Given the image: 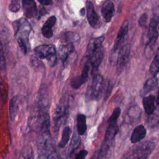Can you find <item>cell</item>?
Returning a JSON list of instances; mask_svg holds the SVG:
<instances>
[{
	"mask_svg": "<svg viewBox=\"0 0 159 159\" xmlns=\"http://www.w3.org/2000/svg\"><path fill=\"white\" fill-rule=\"evenodd\" d=\"M29 126L39 134L50 132V117L46 112H36L29 119Z\"/></svg>",
	"mask_w": 159,
	"mask_h": 159,
	"instance_id": "6da1fadb",
	"label": "cell"
},
{
	"mask_svg": "<svg viewBox=\"0 0 159 159\" xmlns=\"http://www.w3.org/2000/svg\"><path fill=\"white\" fill-rule=\"evenodd\" d=\"M69 102L65 97L61 98L56 106L53 115L54 130L57 131L60 126L65 122L68 114Z\"/></svg>",
	"mask_w": 159,
	"mask_h": 159,
	"instance_id": "7a4b0ae2",
	"label": "cell"
},
{
	"mask_svg": "<svg viewBox=\"0 0 159 159\" xmlns=\"http://www.w3.org/2000/svg\"><path fill=\"white\" fill-rule=\"evenodd\" d=\"M35 56L39 59H46L50 66H53L57 62L55 47L52 44H44L34 48Z\"/></svg>",
	"mask_w": 159,
	"mask_h": 159,
	"instance_id": "3957f363",
	"label": "cell"
},
{
	"mask_svg": "<svg viewBox=\"0 0 159 159\" xmlns=\"http://www.w3.org/2000/svg\"><path fill=\"white\" fill-rule=\"evenodd\" d=\"M104 88V78L99 74L96 75L93 79L91 85L88 87L86 99L88 100H98Z\"/></svg>",
	"mask_w": 159,
	"mask_h": 159,
	"instance_id": "277c9868",
	"label": "cell"
},
{
	"mask_svg": "<svg viewBox=\"0 0 159 159\" xmlns=\"http://www.w3.org/2000/svg\"><path fill=\"white\" fill-rule=\"evenodd\" d=\"M12 26L17 39H21L28 43L29 35L32 30V27L27 20L24 18H20L14 21Z\"/></svg>",
	"mask_w": 159,
	"mask_h": 159,
	"instance_id": "5b68a950",
	"label": "cell"
},
{
	"mask_svg": "<svg viewBox=\"0 0 159 159\" xmlns=\"http://www.w3.org/2000/svg\"><path fill=\"white\" fill-rule=\"evenodd\" d=\"M155 143L147 140L140 143L135 149L134 159H147L155 148Z\"/></svg>",
	"mask_w": 159,
	"mask_h": 159,
	"instance_id": "8992f818",
	"label": "cell"
},
{
	"mask_svg": "<svg viewBox=\"0 0 159 159\" xmlns=\"http://www.w3.org/2000/svg\"><path fill=\"white\" fill-rule=\"evenodd\" d=\"M130 52V45L127 43L122 46L118 53L117 60H116V66L118 73H121L128 62L129 55Z\"/></svg>",
	"mask_w": 159,
	"mask_h": 159,
	"instance_id": "52a82bcc",
	"label": "cell"
},
{
	"mask_svg": "<svg viewBox=\"0 0 159 159\" xmlns=\"http://www.w3.org/2000/svg\"><path fill=\"white\" fill-rule=\"evenodd\" d=\"M128 30H129V22L127 20H125L122 22V24L119 29L116 39L114 42V47L112 48V52L114 53H115L116 52V51L119 48L120 45L124 42V38L126 36V35L127 34Z\"/></svg>",
	"mask_w": 159,
	"mask_h": 159,
	"instance_id": "ba28073f",
	"label": "cell"
},
{
	"mask_svg": "<svg viewBox=\"0 0 159 159\" xmlns=\"http://www.w3.org/2000/svg\"><path fill=\"white\" fill-rule=\"evenodd\" d=\"M75 50V47L73 43L60 42L58 50V55L60 59L65 63L69 55Z\"/></svg>",
	"mask_w": 159,
	"mask_h": 159,
	"instance_id": "9c48e42d",
	"label": "cell"
},
{
	"mask_svg": "<svg viewBox=\"0 0 159 159\" xmlns=\"http://www.w3.org/2000/svg\"><path fill=\"white\" fill-rule=\"evenodd\" d=\"M86 15L89 25L93 27H96L99 23V16L95 11L94 5L92 2L87 1L86 2Z\"/></svg>",
	"mask_w": 159,
	"mask_h": 159,
	"instance_id": "30bf717a",
	"label": "cell"
},
{
	"mask_svg": "<svg viewBox=\"0 0 159 159\" xmlns=\"http://www.w3.org/2000/svg\"><path fill=\"white\" fill-rule=\"evenodd\" d=\"M22 3L24 14L26 17L30 19L37 16L38 10L34 1L23 0L22 1Z\"/></svg>",
	"mask_w": 159,
	"mask_h": 159,
	"instance_id": "8fae6325",
	"label": "cell"
},
{
	"mask_svg": "<svg viewBox=\"0 0 159 159\" xmlns=\"http://www.w3.org/2000/svg\"><path fill=\"white\" fill-rule=\"evenodd\" d=\"M89 66L86 65L84 66L81 75L73 78L71 81V86L73 89H78L83 84L85 83L88 80Z\"/></svg>",
	"mask_w": 159,
	"mask_h": 159,
	"instance_id": "7c38bea8",
	"label": "cell"
},
{
	"mask_svg": "<svg viewBox=\"0 0 159 159\" xmlns=\"http://www.w3.org/2000/svg\"><path fill=\"white\" fill-rule=\"evenodd\" d=\"M158 16L155 15L150 20L147 32V42L151 40H157L158 39Z\"/></svg>",
	"mask_w": 159,
	"mask_h": 159,
	"instance_id": "4fadbf2b",
	"label": "cell"
},
{
	"mask_svg": "<svg viewBox=\"0 0 159 159\" xmlns=\"http://www.w3.org/2000/svg\"><path fill=\"white\" fill-rule=\"evenodd\" d=\"M104 35H101L100 37L91 39V40L88 43L86 52V56L88 58H90L93 53L102 45L101 44L104 40Z\"/></svg>",
	"mask_w": 159,
	"mask_h": 159,
	"instance_id": "5bb4252c",
	"label": "cell"
},
{
	"mask_svg": "<svg viewBox=\"0 0 159 159\" xmlns=\"http://www.w3.org/2000/svg\"><path fill=\"white\" fill-rule=\"evenodd\" d=\"M114 12V5L112 1H106L103 2L101 7V13L106 22H109L111 20Z\"/></svg>",
	"mask_w": 159,
	"mask_h": 159,
	"instance_id": "9a60e30c",
	"label": "cell"
},
{
	"mask_svg": "<svg viewBox=\"0 0 159 159\" xmlns=\"http://www.w3.org/2000/svg\"><path fill=\"white\" fill-rule=\"evenodd\" d=\"M57 18L55 16H50L43 24L42 27V34L46 39H50L53 36L52 27L55 25Z\"/></svg>",
	"mask_w": 159,
	"mask_h": 159,
	"instance_id": "2e32d148",
	"label": "cell"
},
{
	"mask_svg": "<svg viewBox=\"0 0 159 159\" xmlns=\"http://www.w3.org/2000/svg\"><path fill=\"white\" fill-rule=\"evenodd\" d=\"M147 134V130L143 125H139L134 128L130 137L132 143H136L144 139Z\"/></svg>",
	"mask_w": 159,
	"mask_h": 159,
	"instance_id": "e0dca14e",
	"label": "cell"
},
{
	"mask_svg": "<svg viewBox=\"0 0 159 159\" xmlns=\"http://www.w3.org/2000/svg\"><path fill=\"white\" fill-rule=\"evenodd\" d=\"M143 106L145 112L148 115H151L155 110V96L150 94L145 96L142 100Z\"/></svg>",
	"mask_w": 159,
	"mask_h": 159,
	"instance_id": "ac0fdd59",
	"label": "cell"
},
{
	"mask_svg": "<svg viewBox=\"0 0 159 159\" xmlns=\"http://www.w3.org/2000/svg\"><path fill=\"white\" fill-rule=\"evenodd\" d=\"M104 50L101 45L99 47L90 57V63L93 68H98L100 65L103 57H104Z\"/></svg>",
	"mask_w": 159,
	"mask_h": 159,
	"instance_id": "d6986e66",
	"label": "cell"
},
{
	"mask_svg": "<svg viewBox=\"0 0 159 159\" xmlns=\"http://www.w3.org/2000/svg\"><path fill=\"white\" fill-rule=\"evenodd\" d=\"M158 84V78L157 76H153L146 81L143 84V88L140 91L141 95H145L154 90Z\"/></svg>",
	"mask_w": 159,
	"mask_h": 159,
	"instance_id": "ffe728a7",
	"label": "cell"
},
{
	"mask_svg": "<svg viewBox=\"0 0 159 159\" xmlns=\"http://www.w3.org/2000/svg\"><path fill=\"white\" fill-rule=\"evenodd\" d=\"M141 114V109L140 108L137 106L134 105L131 106L127 111V117L129 122H133L135 120H139Z\"/></svg>",
	"mask_w": 159,
	"mask_h": 159,
	"instance_id": "44dd1931",
	"label": "cell"
},
{
	"mask_svg": "<svg viewBox=\"0 0 159 159\" xmlns=\"http://www.w3.org/2000/svg\"><path fill=\"white\" fill-rule=\"evenodd\" d=\"M80 39V35L78 34L72 32V31H68L62 34L60 39V42H67L74 43L78 42Z\"/></svg>",
	"mask_w": 159,
	"mask_h": 159,
	"instance_id": "7402d4cb",
	"label": "cell"
},
{
	"mask_svg": "<svg viewBox=\"0 0 159 159\" xmlns=\"http://www.w3.org/2000/svg\"><path fill=\"white\" fill-rule=\"evenodd\" d=\"M87 129L86 118L83 114H79L77 116V132L79 135L84 134Z\"/></svg>",
	"mask_w": 159,
	"mask_h": 159,
	"instance_id": "603a6c76",
	"label": "cell"
},
{
	"mask_svg": "<svg viewBox=\"0 0 159 159\" xmlns=\"http://www.w3.org/2000/svg\"><path fill=\"white\" fill-rule=\"evenodd\" d=\"M71 132V129L70 128V127L66 126L63 129L61 138L58 143V147L60 148L65 147L66 146V145L68 143V142L70 140Z\"/></svg>",
	"mask_w": 159,
	"mask_h": 159,
	"instance_id": "cb8c5ba5",
	"label": "cell"
},
{
	"mask_svg": "<svg viewBox=\"0 0 159 159\" xmlns=\"http://www.w3.org/2000/svg\"><path fill=\"white\" fill-rule=\"evenodd\" d=\"M17 101H18L17 97L14 96L11 99L10 103H9V116L11 120H14L17 112V109H18Z\"/></svg>",
	"mask_w": 159,
	"mask_h": 159,
	"instance_id": "d4e9b609",
	"label": "cell"
},
{
	"mask_svg": "<svg viewBox=\"0 0 159 159\" xmlns=\"http://www.w3.org/2000/svg\"><path fill=\"white\" fill-rule=\"evenodd\" d=\"M19 159H34V154L32 147L29 145L25 146L20 152Z\"/></svg>",
	"mask_w": 159,
	"mask_h": 159,
	"instance_id": "484cf974",
	"label": "cell"
},
{
	"mask_svg": "<svg viewBox=\"0 0 159 159\" xmlns=\"http://www.w3.org/2000/svg\"><path fill=\"white\" fill-rule=\"evenodd\" d=\"M158 69H159V59H158V53L157 50V53L154 57V58L152 62L150 64L149 70H150V73L153 75V76H157Z\"/></svg>",
	"mask_w": 159,
	"mask_h": 159,
	"instance_id": "4316f807",
	"label": "cell"
},
{
	"mask_svg": "<svg viewBox=\"0 0 159 159\" xmlns=\"http://www.w3.org/2000/svg\"><path fill=\"white\" fill-rule=\"evenodd\" d=\"M80 143V138L79 137V135L77 134L76 132H74L70 142V147H69L70 153H71L72 152L75 151L78 148Z\"/></svg>",
	"mask_w": 159,
	"mask_h": 159,
	"instance_id": "83f0119b",
	"label": "cell"
},
{
	"mask_svg": "<svg viewBox=\"0 0 159 159\" xmlns=\"http://www.w3.org/2000/svg\"><path fill=\"white\" fill-rule=\"evenodd\" d=\"M31 66L36 70H43L44 68L43 63L42 62V61L39 59L37 57H36L35 55H32L30 59Z\"/></svg>",
	"mask_w": 159,
	"mask_h": 159,
	"instance_id": "f1b7e54d",
	"label": "cell"
},
{
	"mask_svg": "<svg viewBox=\"0 0 159 159\" xmlns=\"http://www.w3.org/2000/svg\"><path fill=\"white\" fill-rule=\"evenodd\" d=\"M158 116L157 113H155V111L151 115L149 116L147 120V124L150 127H153L158 124Z\"/></svg>",
	"mask_w": 159,
	"mask_h": 159,
	"instance_id": "f546056e",
	"label": "cell"
},
{
	"mask_svg": "<svg viewBox=\"0 0 159 159\" xmlns=\"http://www.w3.org/2000/svg\"><path fill=\"white\" fill-rule=\"evenodd\" d=\"M120 114V107H118L115 108L108 119V124H116Z\"/></svg>",
	"mask_w": 159,
	"mask_h": 159,
	"instance_id": "4dcf8cb0",
	"label": "cell"
},
{
	"mask_svg": "<svg viewBox=\"0 0 159 159\" xmlns=\"http://www.w3.org/2000/svg\"><path fill=\"white\" fill-rule=\"evenodd\" d=\"M6 58L3 51V47L2 43L0 40V70L2 71L6 69Z\"/></svg>",
	"mask_w": 159,
	"mask_h": 159,
	"instance_id": "1f68e13d",
	"label": "cell"
},
{
	"mask_svg": "<svg viewBox=\"0 0 159 159\" xmlns=\"http://www.w3.org/2000/svg\"><path fill=\"white\" fill-rule=\"evenodd\" d=\"M20 8V1L18 0H12L11 1L9 6V9L12 12H17L19 11Z\"/></svg>",
	"mask_w": 159,
	"mask_h": 159,
	"instance_id": "d6a6232c",
	"label": "cell"
},
{
	"mask_svg": "<svg viewBox=\"0 0 159 159\" xmlns=\"http://www.w3.org/2000/svg\"><path fill=\"white\" fill-rule=\"evenodd\" d=\"M148 19V16L146 13H143L141 15L139 19V24L140 27H145L147 24Z\"/></svg>",
	"mask_w": 159,
	"mask_h": 159,
	"instance_id": "836d02e7",
	"label": "cell"
},
{
	"mask_svg": "<svg viewBox=\"0 0 159 159\" xmlns=\"http://www.w3.org/2000/svg\"><path fill=\"white\" fill-rule=\"evenodd\" d=\"M6 90L4 86V84L0 80V101L5 100V97L6 96Z\"/></svg>",
	"mask_w": 159,
	"mask_h": 159,
	"instance_id": "e575fe53",
	"label": "cell"
},
{
	"mask_svg": "<svg viewBox=\"0 0 159 159\" xmlns=\"http://www.w3.org/2000/svg\"><path fill=\"white\" fill-rule=\"evenodd\" d=\"M88 155V151L86 150H81L79 152L73 159H84Z\"/></svg>",
	"mask_w": 159,
	"mask_h": 159,
	"instance_id": "d590c367",
	"label": "cell"
},
{
	"mask_svg": "<svg viewBox=\"0 0 159 159\" xmlns=\"http://www.w3.org/2000/svg\"><path fill=\"white\" fill-rule=\"evenodd\" d=\"M104 158V157L102 156V155L101 153V152H99V150L96 151L93 155V156L90 158V159H102Z\"/></svg>",
	"mask_w": 159,
	"mask_h": 159,
	"instance_id": "8d00e7d4",
	"label": "cell"
},
{
	"mask_svg": "<svg viewBox=\"0 0 159 159\" xmlns=\"http://www.w3.org/2000/svg\"><path fill=\"white\" fill-rule=\"evenodd\" d=\"M39 2L42 4V5H45V6H48V5H52L53 4V1L51 0H43V1H39Z\"/></svg>",
	"mask_w": 159,
	"mask_h": 159,
	"instance_id": "74e56055",
	"label": "cell"
},
{
	"mask_svg": "<svg viewBox=\"0 0 159 159\" xmlns=\"http://www.w3.org/2000/svg\"><path fill=\"white\" fill-rule=\"evenodd\" d=\"M80 14H81V16H83L84 15V14H85V9H84V8H82V9L80 10Z\"/></svg>",
	"mask_w": 159,
	"mask_h": 159,
	"instance_id": "f35d334b",
	"label": "cell"
}]
</instances>
